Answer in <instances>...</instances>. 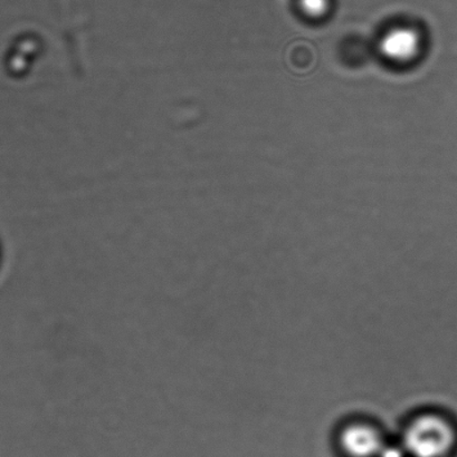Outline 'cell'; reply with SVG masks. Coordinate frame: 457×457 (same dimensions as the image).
<instances>
[{
  "mask_svg": "<svg viewBox=\"0 0 457 457\" xmlns=\"http://www.w3.org/2000/svg\"><path fill=\"white\" fill-rule=\"evenodd\" d=\"M398 438L410 457H452L457 450V422L445 411L424 407L404 420Z\"/></svg>",
  "mask_w": 457,
  "mask_h": 457,
  "instance_id": "obj_1",
  "label": "cell"
},
{
  "mask_svg": "<svg viewBox=\"0 0 457 457\" xmlns=\"http://www.w3.org/2000/svg\"><path fill=\"white\" fill-rule=\"evenodd\" d=\"M422 48V37L418 30L400 26L386 31L380 39V53L388 61L409 62L418 57Z\"/></svg>",
  "mask_w": 457,
  "mask_h": 457,
  "instance_id": "obj_3",
  "label": "cell"
},
{
  "mask_svg": "<svg viewBox=\"0 0 457 457\" xmlns=\"http://www.w3.org/2000/svg\"><path fill=\"white\" fill-rule=\"evenodd\" d=\"M298 4L304 15L320 18L328 12L330 0H298Z\"/></svg>",
  "mask_w": 457,
  "mask_h": 457,
  "instance_id": "obj_4",
  "label": "cell"
},
{
  "mask_svg": "<svg viewBox=\"0 0 457 457\" xmlns=\"http://www.w3.org/2000/svg\"><path fill=\"white\" fill-rule=\"evenodd\" d=\"M377 457H410L409 452L402 445L400 438L396 440H391L388 438L387 442L385 443L382 451L379 452Z\"/></svg>",
  "mask_w": 457,
  "mask_h": 457,
  "instance_id": "obj_5",
  "label": "cell"
},
{
  "mask_svg": "<svg viewBox=\"0 0 457 457\" xmlns=\"http://www.w3.org/2000/svg\"><path fill=\"white\" fill-rule=\"evenodd\" d=\"M388 438L377 420L352 416L335 428L334 443L340 457H377Z\"/></svg>",
  "mask_w": 457,
  "mask_h": 457,
  "instance_id": "obj_2",
  "label": "cell"
}]
</instances>
